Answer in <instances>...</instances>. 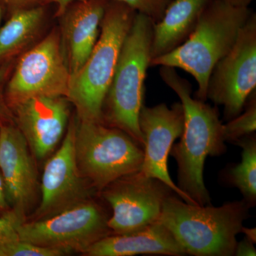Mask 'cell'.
<instances>
[{"mask_svg":"<svg viewBox=\"0 0 256 256\" xmlns=\"http://www.w3.org/2000/svg\"><path fill=\"white\" fill-rule=\"evenodd\" d=\"M160 75L180 98L184 114L180 141L173 144L170 153L178 163V186L196 205L210 204L204 180L205 160L226 152L218 109L192 97L191 84L178 76L174 68L162 66Z\"/></svg>","mask_w":256,"mask_h":256,"instance_id":"obj_1","label":"cell"},{"mask_svg":"<svg viewBox=\"0 0 256 256\" xmlns=\"http://www.w3.org/2000/svg\"><path fill=\"white\" fill-rule=\"evenodd\" d=\"M249 208L244 200L217 207L191 204L174 193L165 200L159 220L186 255L233 256Z\"/></svg>","mask_w":256,"mask_h":256,"instance_id":"obj_2","label":"cell"},{"mask_svg":"<svg viewBox=\"0 0 256 256\" xmlns=\"http://www.w3.org/2000/svg\"><path fill=\"white\" fill-rule=\"evenodd\" d=\"M252 12L249 8H236L224 0H210L188 40L168 54L151 60L150 66L178 68L191 74L198 84L195 98L206 102L212 69L233 47Z\"/></svg>","mask_w":256,"mask_h":256,"instance_id":"obj_3","label":"cell"},{"mask_svg":"<svg viewBox=\"0 0 256 256\" xmlns=\"http://www.w3.org/2000/svg\"><path fill=\"white\" fill-rule=\"evenodd\" d=\"M137 12L118 0H109L100 32L88 58L70 78L68 99L80 121L102 122V108L124 38Z\"/></svg>","mask_w":256,"mask_h":256,"instance_id":"obj_4","label":"cell"},{"mask_svg":"<svg viewBox=\"0 0 256 256\" xmlns=\"http://www.w3.org/2000/svg\"><path fill=\"white\" fill-rule=\"evenodd\" d=\"M154 22L137 12L124 38L117 66L102 108V122L119 128L144 148L139 126L144 106V82L150 64Z\"/></svg>","mask_w":256,"mask_h":256,"instance_id":"obj_5","label":"cell"},{"mask_svg":"<svg viewBox=\"0 0 256 256\" xmlns=\"http://www.w3.org/2000/svg\"><path fill=\"white\" fill-rule=\"evenodd\" d=\"M74 148L80 174L98 193L142 168V146L122 130L104 122L77 118Z\"/></svg>","mask_w":256,"mask_h":256,"instance_id":"obj_6","label":"cell"},{"mask_svg":"<svg viewBox=\"0 0 256 256\" xmlns=\"http://www.w3.org/2000/svg\"><path fill=\"white\" fill-rule=\"evenodd\" d=\"M110 215L92 198L50 218L18 224V236L22 242L64 255L84 256L96 242L112 235L108 224Z\"/></svg>","mask_w":256,"mask_h":256,"instance_id":"obj_7","label":"cell"},{"mask_svg":"<svg viewBox=\"0 0 256 256\" xmlns=\"http://www.w3.org/2000/svg\"><path fill=\"white\" fill-rule=\"evenodd\" d=\"M70 75L62 36L52 31L18 60L6 86L10 108L36 97H68Z\"/></svg>","mask_w":256,"mask_h":256,"instance_id":"obj_8","label":"cell"},{"mask_svg":"<svg viewBox=\"0 0 256 256\" xmlns=\"http://www.w3.org/2000/svg\"><path fill=\"white\" fill-rule=\"evenodd\" d=\"M256 88V14L252 12L233 47L212 69L206 98L224 108V120L242 114Z\"/></svg>","mask_w":256,"mask_h":256,"instance_id":"obj_9","label":"cell"},{"mask_svg":"<svg viewBox=\"0 0 256 256\" xmlns=\"http://www.w3.org/2000/svg\"><path fill=\"white\" fill-rule=\"evenodd\" d=\"M175 193L169 186L140 170L118 178L99 192L110 207L112 235L137 232L159 220L163 204Z\"/></svg>","mask_w":256,"mask_h":256,"instance_id":"obj_10","label":"cell"},{"mask_svg":"<svg viewBox=\"0 0 256 256\" xmlns=\"http://www.w3.org/2000/svg\"><path fill=\"white\" fill-rule=\"evenodd\" d=\"M76 119L69 121L63 142L48 160L42 174L41 202L28 220H41L92 198L94 188L80 174L76 159Z\"/></svg>","mask_w":256,"mask_h":256,"instance_id":"obj_11","label":"cell"},{"mask_svg":"<svg viewBox=\"0 0 256 256\" xmlns=\"http://www.w3.org/2000/svg\"><path fill=\"white\" fill-rule=\"evenodd\" d=\"M138 122L144 141L140 171L166 184L183 201L196 205L175 184L168 170L170 151L174 141L183 132L184 114L181 102H174L170 108L165 104L153 107L144 105L140 112Z\"/></svg>","mask_w":256,"mask_h":256,"instance_id":"obj_12","label":"cell"},{"mask_svg":"<svg viewBox=\"0 0 256 256\" xmlns=\"http://www.w3.org/2000/svg\"><path fill=\"white\" fill-rule=\"evenodd\" d=\"M28 142L15 124L0 127V172L12 210L26 222L38 197L36 164Z\"/></svg>","mask_w":256,"mask_h":256,"instance_id":"obj_13","label":"cell"},{"mask_svg":"<svg viewBox=\"0 0 256 256\" xmlns=\"http://www.w3.org/2000/svg\"><path fill=\"white\" fill-rule=\"evenodd\" d=\"M69 104L65 97H36L12 109L15 126L37 159L50 156L66 132Z\"/></svg>","mask_w":256,"mask_h":256,"instance_id":"obj_14","label":"cell"},{"mask_svg":"<svg viewBox=\"0 0 256 256\" xmlns=\"http://www.w3.org/2000/svg\"><path fill=\"white\" fill-rule=\"evenodd\" d=\"M109 0H80L62 15V40L70 75L78 73L95 46Z\"/></svg>","mask_w":256,"mask_h":256,"instance_id":"obj_15","label":"cell"},{"mask_svg":"<svg viewBox=\"0 0 256 256\" xmlns=\"http://www.w3.org/2000/svg\"><path fill=\"white\" fill-rule=\"evenodd\" d=\"M186 255L171 232L159 220L137 232L110 235L92 246L86 256Z\"/></svg>","mask_w":256,"mask_h":256,"instance_id":"obj_16","label":"cell"},{"mask_svg":"<svg viewBox=\"0 0 256 256\" xmlns=\"http://www.w3.org/2000/svg\"><path fill=\"white\" fill-rule=\"evenodd\" d=\"M210 1L172 0L162 18L153 26L151 60L168 54L184 43Z\"/></svg>","mask_w":256,"mask_h":256,"instance_id":"obj_17","label":"cell"},{"mask_svg":"<svg viewBox=\"0 0 256 256\" xmlns=\"http://www.w3.org/2000/svg\"><path fill=\"white\" fill-rule=\"evenodd\" d=\"M45 16L43 6L16 10L0 28V60L18 54L36 36Z\"/></svg>","mask_w":256,"mask_h":256,"instance_id":"obj_18","label":"cell"},{"mask_svg":"<svg viewBox=\"0 0 256 256\" xmlns=\"http://www.w3.org/2000/svg\"><path fill=\"white\" fill-rule=\"evenodd\" d=\"M242 148V161L226 171V180L230 186L238 188L250 208L256 203V133L234 143Z\"/></svg>","mask_w":256,"mask_h":256,"instance_id":"obj_19","label":"cell"},{"mask_svg":"<svg viewBox=\"0 0 256 256\" xmlns=\"http://www.w3.org/2000/svg\"><path fill=\"white\" fill-rule=\"evenodd\" d=\"M256 90L250 94L242 114L223 124L225 142L235 143L239 140L256 133Z\"/></svg>","mask_w":256,"mask_h":256,"instance_id":"obj_20","label":"cell"},{"mask_svg":"<svg viewBox=\"0 0 256 256\" xmlns=\"http://www.w3.org/2000/svg\"><path fill=\"white\" fill-rule=\"evenodd\" d=\"M146 15L156 24L161 20L172 0H118Z\"/></svg>","mask_w":256,"mask_h":256,"instance_id":"obj_21","label":"cell"},{"mask_svg":"<svg viewBox=\"0 0 256 256\" xmlns=\"http://www.w3.org/2000/svg\"><path fill=\"white\" fill-rule=\"evenodd\" d=\"M22 223L12 210L0 216V256H4L6 247L20 240L18 227Z\"/></svg>","mask_w":256,"mask_h":256,"instance_id":"obj_22","label":"cell"},{"mask_svg":"<svg viewBox=\"0 0 256 256\" xmlns=\"http://www.w3.org/2000/svg\"><path fill=\"white\" fill-rule=\"evenodd\" d=\"M11 72V66L10 64L0 67V127L6 124H15L14 114L6 102V98L3 94L5 80Z\"/></svg>","mask_w":256,"mask_h":256,"instance_id":"obj_23","label":"cell"},{"mask_svg":"<svg viewBox=\"0 0 256 256\" xmlns=\"http://www.w3.org/2000/svg\"><path fill=\"white\" fill-rule=\"evenodd\" d=\"M4 2L12 12L16 10L43 6L46 4V0H4Z\"/></svg>","mask_w":256,"mask_h":256,"instance_id":"obj_24","label":"cell"},{"mask_svg":"<svg viewBox=\"0 0 256 256\" xmlns=\"http://www.w3.org/2000/svg\"><path fill=\"white\" fill-rule=\"evenodd\" d=\"M254 242L246 236L242 242H237L234 256H256V250L254 247Z\"/></svg>","mask_w":256,"mask_h":256,"instance_id":"obj_25","label":"cell"},{"mask_svg":"<svg viewBox=\"0 0 256 256\" xmlns=\"http://www.w3.org/2000/svg\"><path fill=\"white\" fill-rule=\"evenodd\" d=\"M9 200H8V194H6V186L4 178L0 172V216L6 214L11 212Z\"/></svg>","mask_w":256,"mask_h":256,"instance_id":"obj_26","label":"cell"},{"mask_svg":"<svg viewBox=\"0 0 256 256\" xmlns=\"http://www.w3.org/2000/svg\"><path fill=\"white\" fill-rule=\"evenodd\" d=\"M228 4L236 8H248L254 0H224Z\"/></svg>","mask_w":256,"mask_h":256,"instance_id":"obj_27","label":"cell"},{"mask_svg":"<svg viewBox=\"0 0 256 256\" xmlns=\"http://www.w3.org/2000/svg\"><path fill=\"white\" fill-rule=\"evenodd\" d=\"M242 233L245 234L246 236L250 240H252L254 242H256V228H247L244 226L242 230Z\"/></svg>","mask_w":256,"mask_h":256,"instance_id":"obj_28","label":"cell"},{"mask_svg":"<svg viewBox=\"0 0 256 256\" xmlns=\"http://www.w3.org/2000/svg\"><path fill=\"white\" fill-rule=\"evenodd\" d=\"M1 16H2V9H1V5H0V20H1Z\"/></svg>","mask_w":256,"mask_h":256,"instance_id":"obj_29","label":"cell"}]
</instances>
